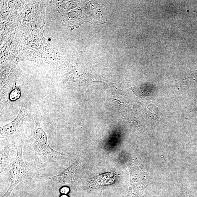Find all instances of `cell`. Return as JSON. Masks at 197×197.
I'll list each match as a JSON object with an SVG mask.
<instances>
[{"instance_id":"1","label":"cell","mask_w":197,"mask_h":197,"mask_svg":"<svg viewBox=\"0 0 197 197\" xmlns=\"http://www.w3.org/2000/svg\"><path fill=\"white\" fill-rule=\"evenodd\" d=\"M24 138L32 145L35 151L34 165L37 168H46L51 164L57 163L70 158L50 146L48 136L41 125L40 117L36 114L26 131Z\"/></svg>"},{"instance_id":"2","label":"cell","mask_w":197,"mask_h":197,"mask_svg":"<svg viewBox=\"0 0 197 197\" xmlns=\"http://www.w3.org/2000/svg\"><path fill=\"white\" fill-rule=\"evenodd\" d=\"M36 114L29 98L27 96L23 98L20 103V111L17 116L10 123L0 128L1 139L14 141L24 138Z\"/></svg>"},{"instance_id":"3","label":"cell","mask_w":197,"mask_h":197,"mask_svg":"<svg viewBox=\"0 0 197 197\" xmlns=\"http://www.w3.org/2000/svg\"><path fill=\"white\" fill-rule=\"evenodd\" d=\"M23 141L20 138L17 141L15 146L17 155L10 168V185L5 194L10 196L11 192L15 187L22 181L38 178L39 176L33 172L23 161L22 154Z\"/></svg>"},{"instance_id":"4","label":"cell","mask_w":197,"mask_h":197,"mask_svg":"<svg viewBox=\"0 0 197 197\" xmlns=\"http://www.w3.org/2000/svg\"><path fill=\"white\" fill-rule=\"evenodd\" d=\"M129 170L130 183L129 194L131 197H137L142 195L146 188L152 183L153 179L138 167H130Z\"/></svg>"},{"instance_id":"5","label":"cell","mask_w":197,"mask_h":197,"mask_svg":"<svg viewBox=\"0 0 197 197\" xmlns=\"http://www.w3.org/2000/svg\"><path fill=\"white\" fill-rule=\"evenodd\" d=\"M77 167L75 165H72L64 171L56 176H40V179L46 180L54 181L57 183L66 184L71 183L73 175L75 173Z\"/></svg>"},{"instance_id":"6","label":"cell","mask_w":197,"mask_h":197,"mask_svg":"<svg viewBox=\"0 0 197 197\" xmlns=\"http://www.w3.org/2000/svg\"><path fill=\"white\" fill-rule=\"evenodd\" d=\"M10 148L8 146L4 147L1 150V156H0V171L1 172L7 171L10 169L11 166L12 162V159L10 155Z\"/></svg>"},{"instance_id":"7","label":"cell","mask_w":197,"mask_h":197,"mask_svg":"<svg viewBox=\"0 0 197 197\" xmlns=\"http://www.w3.org/2000/svg\"><path fill=\"white\" fill-rule=\"evenodd\" d=\"M69 188L68 187H62L60 190V192L62 193L63 194H67L69 192Z\"/></svg>"},{"instance_id":"8","label":"cell","mask_w":197,"mask_h":197,"mask_svg":"<svg viewBox=\"0 0 197 197\" xmlns=\"http://www.w3.org/2000/svg\"><path fill=\"white\" fill-rule=\"evenodd\" d=\"M61 197H68V196H67L66 195H63L61 196Z\"/></svg>"}]
</instances>
